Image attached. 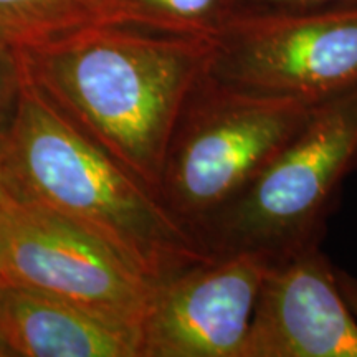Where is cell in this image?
<instances>
[{"instance_id":"cell-1","label":"cell","mask_w":357,"mask_h":357,"mask_svg":"<svg viewBox=\"0 0 357 357\" xmlns=\"http://www.w3.org/2000/svg\"><path fill=\"white\" fill-rule=\"evenodd\" d=\"M19 50L30 78L56 108L155 194L212 38L100 22Z\"/></svg>"},{"instance_id":"cell-2","label":"cell","mask_w":357,"mask_h":357,"mask_svg":"<svg viewBox=\"0 0 357 357\" xmlns=\"http://www.w3.org/2000/svg\"><path fill=\"white\" fill-rule=\"evenodd\" d=\"M3 142L26 194L91 231L149 280L211 257L153 190L56 108L26 68Z\"/></svg>"},{"instance_id":"cell-3","label":"cell","mask_w":357,"mask_h":357,"mask_svg":"<svg viewBox=\"0 0 357 357\" xmlns=\"http://www.w3.org/2000/svg\"><path fill=\"white\" fill-rule=\"evenodd\" d=\"M319 102L247 95L202 75L174 128L159 202L199 242L204 227L255 181Z\"/></svg>"},{"instance_id":"cell-4","label":"cell","mask_w":357,"mask_h":357,"mask_svg":"<svg viewBox=\"0 0 357 357\" xmlns=\"http://www.w3.org/2000/svg\"><path fill=\"white\" fill-rule=\"evenodd\" d=\"M357 169V88L316 106L301 131L217 213L199 242L208 255L257 253L268 261L319 243L344 178Z\"/></svg>"},{"instance_id":"cell-5","label":"cell","mask_w":357,"mask_h":357,"mask_svg":"<svg viewBox=\"0 0 357 357\" xmlns=\"http://www.w3.org/2000/svg\"><path fill=\"white\" fill-rule=\"evenodd\" d=\"M0 284L61 298L137 329L154 288L108 243L26 194L12 171L0 215Z\"/></svg>"},{"instance_id":"cell-6","label":"cell","mask_w":357,"mask_h":357,"mask_svg":"<svg viewBox=\"0 0 357 357\" xmlns=\"http://www.w3.org/2000/svg\"><path fill=\"white\" fill-rule=\"evenodd\" d=\"M204 77L247 95L324 101L357 88V7L230 20Z\"/></svg>"},{"instance_id":"cell-7","label":"cell","mask_w":357,"mask_h":357,"mask_svg":"<svg viewBox=\"0 0 357 357\" xmlns=\"http://www.w3.org/2000/svg\"><path fill=\"white\" fill-rule=\"evenodd\" d=\"M268 263L247 252L211 255L154 281L139 357H242Z\"/></svg>"},{"instance_id":"cell-8","label":"cell","mask_w":357,"mask_h":357,"mask_svg":"<svg viewBox=\"0 0 357 357\" xmlns=\"http://www.w3.org/2000/svg\"><path fill=\"white\" fill-rule=\"evenodd\" d=\"M242 357H357V321L319 243L268 263Z\"/></svg>"},{"instance_id":"cell-9","label":"cell","mask_w":357,"mask_h":357,"mask_svg":"<svg viewBox=\"0 0 357 357\" xmlns=\"http://www.w3.org/2000/svg\"><path fill=\"white\" fill-rule=\"evenodd\" d=\"M0 339L10 357H139L141 333L61 298L0 284Z\"/></svg>"},{"instance_id":"cell-10","label":"cell","mask_w":357,"mask_h":357,"mask_svg":"<svg viewBox=\"0 0 357 357\" xmlns=\"http://www.w3.org/2000/svg\"><path fill=\"white\" fill-rule=\"evenodd\" d=\"M109 0H0V35L17 47L108 20Z\"/></svg>"},{"instance_id":"cell-11","label":"cell","mask_w":357,"mask_h":357,"mask_svg":"<svg viewBox=\"0 0 357 357\" xmlns=\"http://www.w3.org/2000/svg\"><path fill=\"white\" fill-rule=\"evenodd\" d=\"M227 20V0H109L108 20L155 32L213 38Z\"/></svg>"},{"instance_id":"cell-12","label":"cell","mask_w":357,"mask_h":357,"mask_svg":"<svg viewBox=\"0 0 357 357\" xmlns=\"http://www.w3.org/2000/svg\"><path fill=\"white\" fill-rule=\"evenodd\" d=\"M357 7V0H227V22L261 17L303 15Z\"/></svg>"},{"instance_id":"cell-13","label":"cell","mask_w":357,"mask_h":357,"mask_svg":"<svg viewBox=\"0 0 357 357\" xmlns=\"http://www.w3.org/2000/svg\"><path fill=\"white\" fill-rule=\"evenodd\" d=\"M25 82V65L15 43L0 35V132L10 126Z\"/></svg>"},{"instance_id":"cell-14","label":"cell","mask_w":357,"mask_h":357,"mask_svg":"<svg viewBox=\"0 0 357 357\" xmlns=\"http://www.w3.org/2000/svg\"><path fill=\"white\" fill-rule=\"evenodd\" d=\"M336 276L342 298H344L346 305L349 306L352 316H354L357 321V278H354V276L349 273H346V271L337 270V268Z\"/></svg>"},{"instance_id":"cell-15","label":"cell","mask_w":357,"mask_h":357,"mask_svg":"<svg viewBox=\"0 0 357 357\" xmlns=\"http://www.w3.org/2000/svg\"><path fill=\"white\" fill-rule=\"evenodd\" d=\"M8 187H10V167H8L3 132H0V215H2V208L3 202H6Z\"/></svg>"},{"instance_id":"cell-16","label":"cell","mask_w":357,"mask_h":357,"mask_svg":"<svg viewBox=\"0 0 357 357\" xmlns=\"http://www.w3.org/2000/svg\"><path fill=\"white\" fill-rule=\"evenodd\" d=\"M0 357H10V352H8L6 344L2 342V339H0Z\"/></svg>"}]
</instances>
